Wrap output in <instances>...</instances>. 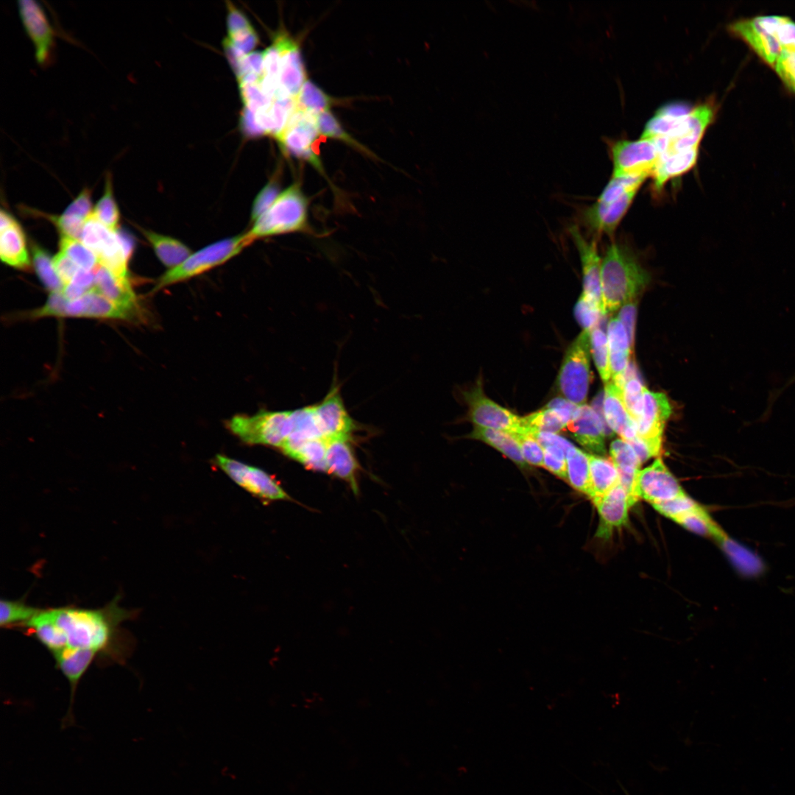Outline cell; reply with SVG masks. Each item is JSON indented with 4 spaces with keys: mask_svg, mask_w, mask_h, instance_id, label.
Wrapping results in <instances>:
<instances>
[{
    "mask_svg": "<svg viewBox=\"0 0 795 795\" xmlns=\"http://www.w3.org/2000/svg\"><path fill=\"white\" fill-rule=\"evenodd\" d=\"M464 303L452 276L443 273L424 284L404 311L370 347L384 359L464 346Z\"/></svg>",
    "mask_w": 795,
    "mask_h": 795,
    "instance_id": "6da1fadb",
    "label": "cell"
},
{
    "mask_svg": "<svg viewBox=\"0 0 795 795\" xmlns=\"http://www.w3.org/2000/svg\"><path fill=\"white\" fill-rule=\"evenodd\" d=\"M379 363L370 348L316 364L287 379L269 398L242 412L227 438L304 412L357 383Z\"/></svg>",
    "mask_w": 795,
    "mask_h": 795,
    "instance_id": "7a4b0ae2",
    "label": "cell"
},
{
    "mask_svg": "<svg viewBox=\"0 0 795 795\" xmlns=\"http://www.w3.org/2000/svg\"><path fill=\"white\" fill-rule=\"evenodd\" d=\"M436 622L437 616L359 622L348 626L341 638L348 649L371 666L421 672L436 649Z\"/></svg>",
    "mask_w": 795,
    "mask_h": 795,
    "instance_id": "3957f363",
    "label": "cell"
},
{
    "mask_svg": "<svg viewBox=\"0 0 795 795\" xmlns=\"http://www.w3.org/2000/svg\"><path fill=\"white\" fill-rule=\"evenodd\" d=\"M477 203L475 173L445 161L415 210L426 230L462 244L494 273L483 241L470 222Z\"/></svg>",
    "mask_w": 795,
    "mask_h": 795,
    "instance_id": "277c9868",
    "label": "cell"
},
{
    "mask_svg": "<svg viewBox=\"0 0 795 795\" xmlns=\"http://www.w3.org/2000/svg\"><path fill=\"white\" fill-rule=\"evenodd\" d=\"M119 361L144 381L148 396L179 416L194 418L191 405L193 390L176 347L165 344L137 321L128 332Z\"/></svg>",
    "mask_w": 795,
    "mask_h": 795,
    "instance_id": "5b68a950",
    "label": "cell"
},
{
    "mask_svg": "<svg viewBox=\"0 0 795 795\" xmlns=\"http://www.w3.org/2000/svg\"><path fill=\"white\" fill-rule=\"evenodd\" d=\"M702 628L712 637L766 651L789 650L782 626L733 597L720 571L696 590Z\"/></svg>",
    "mask_w": 795,
    "mask_h": 795,
    "instance_id": "8992f818",
    "label": "cell"
},
{
    "mask_svg": "<svg viewBox=\"0 0 795 795\" xmlns=\"http://www.w3.org/2000/svg\"><path fill=\"white\" fill-rule=\"evenodd\" d=\"M322 692L354 725L399 750L434 749L432 741L398 707L333 682Z\"/></svg>",
    "mask_w": 795,
    "mask_h": 795,
    "instance_id": "52a82bcc",
    "label": "cell"
},
{
    "mask_svg": "<svg viewBox=\"0 0 795 795\" xmlns=\"http://www.w3.org/2000/svg\"><path fill=\"white\" fill-rule=\"evenodd\" d=\"M411 66L418 76L421 88L418 129L411 148L445 147L460 120L449 70L425 49L414 53Z\"/></svg>",
    "mask_w": 795,
    "mask_h": 795,
    "instance_id": "ba28073f",
    "label": "cell"
},
{
    "mask_svg": "<svg viewBox=\"0 0 795 795\" xmlns=\"http://www.w3.org/2000/svg\"><path fill=\"white\" fill-rule=\"evenodd\" d=\"M34 39L46 59L55 93L68 96L76 87L82 66V49L61 8L51 0L26 2Z\"/></svg>",
    "mask_w": 795,
    "mask_h": 795,
    "instance_id": "9c48e42d",
    "label": "cell"
},
{
    "mask_svg": "<svg viewBox=\"0 0 795 795\" xmlns=\"http://www.w3.org/2000/svg\"><path fill=\"white\" fill-rule=\"evenodd\" d=\"M475 629L485 657L524 660L532 635L523 622L505 579L486 598L471 607Z\"/></svg>",
    "mask_w": 795,
    "mask_h": 795,
    "instance_id": "30bf717a",
    "label": "cell"
},
{
    "mask_svg": "<svg viewBox=\"0 0 795 795\" xmlns=\"http://www.w3.org/2000/svg\"><path fill=\"white\" fill-rule=\"evenodd\" d=\"M490 707L518 721L537 740L534 721L538 695L532 686L523 660L502 658L490 661Z\"/></svg>",
    "mask_w": 795,
    "mask_h": 795,
    "instance_id": "8fae6325",
    "label": "cell"
},
{
    "mask_svg": "<svg viewBox=\"0 0 795 795\" xmlns=\"http://www.w3.org/2000/svg\"><path fill=\"white\" fill-rule=\"evenodd\" d=\"M0 386L12 399L43 405L45 390L36 349L25 331L0 344Z\"/></svg>",
    "mask_w": 795,
    "mask_h": 795,
    "instance_id": "7c38bea8",
    "label": "cell"
},
{
    "mask_svg": "<svg viewBox=\"0 0 795 795\" xmlns=\"http://www.w3.org/2000/svg\"><path fill=\"white\" fill-rule=\"evenodd\" d=\"M231 374L241 393L252 404L266 400L288 379L271 360L261 356L208 341Z\"/></svg>",
    "mask_w": 795,
    "mask_h": 795,
    "instance_id": "4fadbf2b",
    "label": "cell"
},
{
    "mask_svg": "<svg viewBox=\"0 0 795 795\" xmlns=\"http://www.w3.org/2000/svg\"><path fill=\"white\" fill-rule=\"evenodd\" d=\"M701 655L728 664L782 701H787L791 697L776 661L764 649L711 638L710 645Z\"/></svg>",
    "mask_w": 795,
    "mask_h": 795,
    "instance_id": "5bb4252c",
    "label": "cell"
},
{
    "mask_svg": "<svg viewBox=\"0 0 795 795\" xmlns=\"http://www.w3.org/2000/svg\"><path fill=\"white\" fill-rule=\"evenodd\" d=\"M445 149V161L465 170L477 171L495 166L511 150L498 146L464 119L455 126Z\"/></svg>",
    "mask_w": 795,
    "mask_h": 795,
    "instance_id": "9a60e30c",
    "label": "cell"
},
{
    "mask_svg": "<svg viewBox=\"0 0 795 795\" xmlns=\"http://www.w3.org/2000/svg\"><path fill=\"white\" fill-rule=\"evenodd\" d=\"M490 660L471 657L446 668L431 683L449 692L460 702L474 707H490Z\"/></svg>",
    "mask_w": 795,
    "mask_h": 795,
    "instance_id": "2e32d148",
    "label": "cell"
},
{
    "mask_svg": "<svg viewBox=\"0 0 795 795\" xmlns=\"http://www.w3.org/2000/svg\"><path fill=\"white\" fill-rule=\"evenodd\" d=\"M46 377L52 405L63 426L74 439L92 437L95 426L82 404L73 379L50 362L46 363Z\"/></svg>",
    "mask_w": 795,
    "mask_h": 795,
    "instance_id": "e0dca14e",
    "label": "cell"
},
{
    "mask_svg": "<svg viewBox=\"0 0 795 795\" xmlns=\"http://www.w3.org/2000/svg\"><path fill=\"white\" fill-rule=\"evenodd\" d=\"M475 188L479 202L510 211L551 233H561L549 220L523 201L496 166L475 173Z\"/></svg>",
    "mask_w": 795,
    "mask_h": 795,
    "instance_id": "ac0fdd59",
    "label": "cell"
},
{
    "mask_svg": "<svg viewBox=\"0 0 795 795\" xmlns=\"http://www.w3.org/2000/svg\"><path fill=\"white\" fill-rule=\"evenodd\" d=\"M138 322L167 346L176 347L179 316L173 304L166 263L161 262L152 296L142 307Z\"/></svg>",
    "mask_w": 795,
    "mask_h": 795,
    "instance_id": "d6986e66",
    "label": "cell"
},
{
    "mask_svg": "<svg viewBox=\"0 0 795 795\" xmlns=\"http://www.w3.org/2000/svg\"><path fill=\"white\" fill-rule=\"evenodd\" d=\"M89 375L98 380L119 402L140 405L148 398L144 381L121 361L91 354Z\"/></svg>",
    "mask_w": 795,
    "mask_h": 795,
    "instance_id": "ffe728a7",
    "label": "cell"
},
{
    "mask_svg": "<svg viewBox=\"0 0 795 795\" xmlns=\"http://www.w3.org/2000/svg\"><path fill=\"white\" fill-rule=\"evenodd\" d=\"M423 285L414 269L403 272L382 296L375 319V329L380 333L394 321L410 305Z\"/></svg>",
    "mask_w": 795,
    "mask_h": 795,
    "instance_id": "44dd1931",
    "label": "cell"
},
{
    "mask_svg": "<svg viewBox=\"0 0 795 795\" xmlns=\"http://www.w3.org/2000/svg\"><path fill=\"white\" fill-rule=\"evenodd\" d=\"M71 327L84 339L91 354L120 359L129 331L94 320L89 324H71Z\"/></svg>",
    "mask_w": 795,
    "mask_h": 795,
    "instance_id": "7402d4cb",
    "label": "cell"
},
{
    "mask_svg": "<svg viewBox=\"0 0 795 795\" xmlns=\"http://www.w3.org/2000/svg\"><path fill=\"white\" fill-rule=\"evenodd\" d=\"M361 145L368 161L383 169L393 161L405 160L407 149L392 137L388 126L359 127Z\"/></svg>",
    "mask_w": 795,
    "mask_h": 795,
    "instance_id": "603a6c76",
    "label": "cell"
},
{
    "mask_svg": "<svg viewBox=\"0 0 795 795\" xmlns=\"http://www.w3.org/2000/svg\"><path fill=\"white\" fill-rule=\"evenodd\" d=\"M136 287L126 283L100 309L94 321L130 331L138 321Z\"/></svg>",
    "mask_w": 795,
    "mask_h": 795,
    "instance_id": "cb8c5ba5",
    "label": "cell"
},
{
    "mask_svg": "<svg viewBox=\"0 0 795 795\" xmlns=\"http://www.w3.org/2000/svg\"><path fill=\"white\" fill-rule=\"evenodd\" d=\"M82 404L95 426H103L120 403L98 380L87 378L78 386Z\"/></svg>",
    "mask_w": 795,
    "mask_h": 795,
    "instance_id": "d4e9b609",
    "label": "cell"
},
{
    "mask_svg": "<svg viewBox=\"0 0 795 795\" xmlns=\"http://www.w3.org/2000/svg\"><path fill=\"white\" fill-rule=\"evenodd\" d=\"M341 57L348 66L367 82L373 81L388 65V55L380 41L367 44L348 53H342Z\"/></svg>",
    "mask_w": 795,
    "mask_h": 795,
    "instance_id": "484cf974",
    "label": "cell"
},
{
    "mask_svg": "<svg viewBox=\"0 0 795 795\" xmlns=\"http://www.w3.org/2000/svg\"><path fill=\"white\" fill-rule=\"evenodd\" d=\"M395 115L406 117L418 123L420 113V80L415 70L410 65L395 78Z\"/></svg>",
    "mask_w": 795,
    "mask_h": 795,
    "instance_id": "4316f807",
    "label": "cell"
},
{
    "mask_svg": "<svg viewBox=\"0 0 795 795\" xmlns=\"http://www.w3.org/2000/svg\"><path fill=\"white\" fill-rule=\"evenodd\" d=\"M340 40L342 53H348L378 41L368 22L347 3L341 2Z\"/></svg>",
    "mask_w": 795,
    "mask_h": 795,
    "instance_id": "83f0119b",
    "label": "cell"
},
{
    "mask_svg": "<svg viewBox=\"0 0 795 795\" xmlns=\"http://www.w3.org/2000/svg\"><path fill=\"white\" fill-rule=\"evenodd\" d=\"M382 170L370 161L365 162L361 170V194L370 206H385L399 201L386 187Z\"/></svg>",
    "mask_w": 795,
    "mask_h": 795,
    "instance_id": "f1b7e54d",
    "label": "cell"
},
{
    "mask_svg": "<svg viewBox=\"0 0 795 795\" xmlns=\"http://www.w3.org/2000/svg\"><path fill=\"white\" fill-rule=\"evenodd\" d=\"M335 72L357 119L362 114V93L369 82L352 71L341 56L335 62Z\"/></svg>",
    "mask_w": 795,
    "mask_h": 795,
    "instance_id": "f546056e",
    "label": "cell"
},
{
    "mask_svg": "<svg viewBox=\"0 0 795 795\" xmlns=\"http://www.w3.org/2000/svg\"><path fill=\"white\" fill-rule=\"evenodd\" d=\"M104 425L126 436L128 442L137 436H145L142 431V404L139 406L120 402Z\"/></svg>",
    "mask_w": 795,
    "mask_h": 795,
    "instance_id": "4dcf8cb0",
    "label": "cell"
},
{
    "mask_svg": "<svg viewBox=\"0 0 795 795\" xmlns=\"http://www.w3.org/2000/svg\"><path fill=\"white\" fill-rule=\"evenodd\" d=\"M405 160L393 161L388 163L383 170V180L391 192L399 201H405L410 204L413 199V186L406 169Z\"/></svg>",
    "mask_w": 795,
    "mask_h": 795,
    "instance_id": "1f68e13d",
    "label": "cell"
},
{
    "mask_svg": "<svg viewBox=\"0 0 795 795\" xmlns=\"http://www.w3.org/2000/svg\"><path fill=\"white\" fill-rule=\"evenodd\" d=\"M372 108H381L394 115L395 113V81L391 77L375 78L365 87Z\"/></svg>",
    "mask_w": 795,
    "mask_h": 795,
    "instance_id": "d6a6232c",
    "label": "cell"
},
{
    "mask_svg": "<svg viewBox=\"0 0 795 795\" xmlns=\"http://www.w3.org/2000/svg\"><path fill=\"white\" fill-rule=\"evenodd\" d=\"M767 653L776 661L787 692L795 697V651L774 650Z\"/></svg>",
    "mask_w": 795,
    "mask_h": 795,
    "instance_id": "836d02e7",
    "label": "cell"
},
{
    "mask_svg": "<svg viewBox=\"0 0 795 795\" xmlns=\"http://www.w3.org/2000/svg\"><path fill=\"white\" fill-rule=\"evenodd\" d=\"M24 329L11 317L2 314L0 318V344L6 343L18 336H20Z\"/></svg>",
    "mask_w": 795,
    "mask_h": 795,
    "instance_id": "e575fe53",
    "label": "cell"
},
{
    "mask_svg": "<svg viewBox=\"0 0 795 795\" xmlns=\"http://www.w3.org/2000/svg\"><path fill=\"white\" fill-rule=\"evenodd\" d=\"M782 636L789 647V650H795V621L782 626Z\"/></svg>",
    "mask_w": 795,
    "mask_h": 795,
    "instance_id": "d590c367",
    "label": "cell"
},
{
    "mask_svg": "<svg viewBox=\"0 0 795 795\" xmlns=\"http://www.w3.org/2000/svg\"><path fill=\"white\" fill-rule=\"evenodd\" d=\"M795 651V650H794Z\"/></svg>",
    "mask_w": 795,
    "mask_h": 795,
    "instance_id": "8d00e7d4",
    "label": "cell"
}]
</instances>
